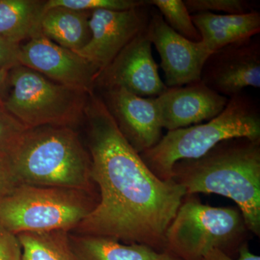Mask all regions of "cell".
Masks as SVG:
<instances>
[{
    "instance_id": "1",
    "label": "cell",
    "mask_w": 260,
    "mask_h": 260,
    "mask_svg": "<svg viewBox=\"0 0 260 260\" xmlns=\"http://www.w3.org/2000/svg\"><path fill=\"white\" fill-rule=\"evenodd\" d=\"M92 179L99 203L77 226L83 235L101 236L167 252L166 235L185 189L157 177L128 143L101 97L88 95Z\"/></svg>"
},
{
    "instance_id": "2",
    "label": "cell",
    "mask_w": 260,
    "mask_h": 260,
    "mask_svg": "<svg viewBox=\"0 0 260 260\" xmlns=\"http://www.w3.org/2000/svg\"><path fill=\"white\" fill-rule=\"evenodd\" d=\"M173 181L197 193L221 195L237 203L249 232L260 236V140H224L203 156L174 164Z\"/></svg>"
},
{
    "instance_id": "3",
    "label": "cell",
    "mask_w": 260,
    "mask_h": 260,
    "mask_svg": "<svg viewBox=\"0 0 260 260\" xmlns=\"http://www.w3.org/2000/svg\"><path fill=\"white\" fill-rule=\"evenodd\" d=\"M8 156L20 184L93 193L90 153L71 127L26 129Z\"/></svg>"
},
{
    "instance_id": "4",
    "label": "cell",
    "mask_w": 260,
    "mask_h": 260,
    "mask_svg": "<svg viewBox=\"0 0 260 260\" xmlns=\"http://www.w3.org/2000/svg\"><path fill=\"white\" fill-rule=\"evenodd\" d=\"M242 138L260 140L259 105L244 93L230 98L223 112L211 120L168 131L155 146L140 155L157 177L172 180L176 162L199 158L224 140Z\"/></svg>"
},
{
    "instance_id": "5",
    "label": "cell",
    "mask_w": 260,
    "mask_h": 260,
    "mask_svg": "<svg viewBox=\"0 0 260 260\" xmlns=\"http://www.w3.org/2000/svg\"><path fill=\"white\" fill-rule=\"evenodd\" d=\"M249 233L238 208L210 206L186 194L168 229L167 251L180 260H203L213 249L236 258Z\"/></svg>"
},
{
    "instance_id": "6",
    "label": "cell",
    "mask_w": 260,
    "mask_h": 260,
    "mask_svg": "<svg viewBox=\"0 0 260 260\" xmlns=\"http://www.w3.org/2000/svg\"><path fill=\"white\" fill-rule=\"evenodd\" d=\"M95 193L20 184L0 203V225L17 234L76 229L99 203Z\"/></svg>"
},
{
    "instance_id": "7",
    "label": "cell",
    "mask_w": 260,
    "mask_h": 260,
    "mask_svg": "<svg viewBox=\"0 0 260 260\" xmlns=\"http://www.w3.org/2000/svg\"><path fill=\"white\" fill-rule=\"evenodd\" d=\"M88 95L18 64L10 70L9 89L2 106L27 129L71 127L85 112Z\"/></svg>"
},
{
    "instance_id": "8",
    "label": "cell",
    "mask_w": 260,
    "mask_h": 260,
    "mask_svg": "<svg viewBox=\"0 0 260 260\" xmlns=\"http://www.w3.org/2000/svg\"><path fill=\"white\" fill-rule=\"evenodd\" d=\"M151 6L146 3L144 6L125 11H90V40L77 54L91 63L100 76L121 51L145 30Z\"/></svg>"
},
{
    "instance_id": "9",
    "label": "cell",
    "mask_w": 260,
    "mask_h": 260,
    "mask_svg": "<svg viewBox=\"0 0 260 260\" xmlns=\"http://www.w3.org/2000/svg\"><path fill=\"white\" fill-rule=\"evenodd\" d=\"M145 34L160 56V68L168 88L200 81L202 70L212 53L203 42H191L181 37L152 6Z\"/></svg>"
},
{
    "instance_id": "10",
    "label": "cell",
    "mask_w": 260,
    "mask_h": 260,
    "mask_svg": "<svg viewBox=\"0 0 260 260\" xmlns=\"http://www.w3.org/2000/svg\"><path fill=\"white\" fill-rule=\"evenodd\" d=\"M19 63L56 83L90 93L99 73L75 51L51 42L41 34L20 44Z\"/></svg>"
},
{
    "instance_id": "11",
    "label": "cell",
    "mask_w": 260,
    "mask_h": 260,
    "mask_svg": "<svg viewBox=\"0 0 260 260\" xmlns=\"http://www.w3.org/2000/svg\"><path fill=\"white\" fill-rule=\"evenodd\" d=\"M200 81L228 99L248 87L260 88L259 37L229 44L211 53L205 61Z\"/></svg>"
},
{
    "instance_id": "12",
    "label": "cell",
    "mask_w": 260,
    "mask_h": 260,
    "mask_svg": "<svg viewBox=\"0 0 260 260\" xmlns=\"http://www.w3.org/2000/svg\"><path fill=\"white\" fill-rule=\"evenodd\" d=\"M106 90L121 88L143 98H156L169 88L160 78L145 30L116 56L98 78L95 85Z\"/></svg>"
},
{
    "instance_id": "13",
    "label": "cell",
    "mask_w": 260,
    "mask_h": 260,
    "mask_svg": "<svg viewBox=\"0 0 260 260\" xmlns=\"http://www.w3.org/2000/svg\"><path fill=\"white\" fill-rule=\"evenodd\" d=\"M102 100L137 153L153 148L161 139L162 127L154 98L140 97L124 89L112 88L105 90Z\"/></svg>"
},
{
    "instance_id": "14",
    "label": "cell",
    "mask_w": 260,
    "mask_h": 260,
    "mask_svg": "<svg viewBox=\"0 0 260 260\" xmlns=\"http://www.w3.org/2000/svg\"><path fill=\"white\" fill-rule=\"evenodd\" d=\"M229 100L201 81L169 88L154 98L160 124L168 131L211 120L223 112Z\"/></svg>"
},
{
    "instance_id": "15",
    "label": "cell",
    "mask_w": 260,
    "mask_h": 260,
    "mask_svg": "<svg viewBox=\"0 0 260 260\" xmlns=\"http://www.w3.org/2000/svg\"><path fill=\"white\" fill-rule=\"evenodd\" d=\"M191 20L201 36V42L212 53L229 44L257 36L260 13L217 15L202 13L191 15Z\"/></svg>"
},
{
    "instance_id": "16",
    "label": "cell",
    "mask_w": 260,
    "mask_h": 260,
    "mask_svg": "<svg viewBox=\"0 0 260 260\" xmlns=\"http://www.w3.org/2000/svg\"><path fill=\"white\" fill-rule=\"evenodd\" d=\"M70 241L76 260H180L139 244H122L112 238L83 235Z\"/></svg>"
},
{
    "instance_id": "17",
    "label": "cell",
    "mask_w": 260,
    "mask_h": 260,
    "mask_svg": "<svg viewBox=\"0 0 260 260\" xmlns=\"http://www.w3.org/2000/svg\"><path fill=\"white\" fill-rule=\"evenodd\" d=\"M89 20L88 11L62 7L47 8L42 17L41 31L51 42L76 52L90 40Z\"/></svg>"
},
{
    "instance_id": "18",
    "label": "cell",
    "mask_w": 260,
    "mask_h": 260,
    "mask_svg": "<svg viewBox=\"0 0 260 260\" xmlns=\"http://www.w3.org/2000/svg\"><path fill=\"white\" fill-rule=\"evenodd\" d=\"M47 1L0 0V37L20 44L41 34Z\"/></svg>"
},
{
    "instance_id": "19",
    "label": "cell",
    "mask_w": 260,
    "mask_h": 260,
    "mask_svg": "<svg viewBox=\"0 0 260 260\" xmlns=\"http://www.w3.org/2000/svg\"><path fill=\"white\" fill-rule=\"evenodd\" d=\"M21 246L20 260H76L68 231L17 234Z\"/></svg>"
},
{
    "instance_id": "20",
    "label": "cell",
    "mask_w": 260,
    "mask_h": 260,
    "mask_svg": "<svg viewBox=\"0 0 260 260\" xmlns=\"http://www.w3.org/2000/svg\"><path fill=\"white\" fill-rule=\"evenodd\" d=\"M146 3L157 8L168 25L181 37L191 42H201V36L184 0H148Z\"/></svg>"
},
{
    "instance_id": "21",
    "label": "cell",
    "mask_w": 260,
    "mask_h": 260,
    "mask_svg": "<svg viewBox=\"0 0 260 260\" xmlns=\"http://www.w3.org/2000/svg\"><path fill=\"white\" fill-rule=\"evenodd\" d=\"M146 1L141 0H49L46 9L62 7L80 11H93L96 10L125 11L144 6Z\"/></svg>"
},
{
    "instance_id": "22",
    "label": "cell",
    "mask_w": 260,
    "mask_h": 260,
    "mask_svg": "<svg viewBox=\"0 0 260 260\" xmlns=\"http://www.w3.org/2000/svg\"><path fill=\"white\" fill-rule=\"evenodd\" d=\"M184 3L193 15L213 11L238 15L257 11L255 3L247 0H184Z\"/></svg>"
},
{
    "instance_id": "23",
    "label": "cell",
    "mask_w": 260,
    "mask_h": 260,
    "mask_svg": "<svg viewBox=\"0 0 260 260\" xmlns=\"http://www.w3.org/2000/svg\"><path fill=\"white\" fill-rule=\"evenodd\" d=\"M26 129L0 105V155L9 154Z\"/></svg>"
},
{
    "instance_id": "24",
    "label": "cell",
    "mask_w": 260,
    "mask_h": 260,
    "mask_svg": "<svg viewBox=\"0 0 260 260\" xmlns=\"http://www.w3.org/2000/svg\"><path fill=\"white\" fill-rule=\"evenodd\" d=\"M21 254L17 235L0 225V260H20Z\"/></svg>"
},
{
    "instance_id": "25",
    "label": "cell",
    "mask_w": 260,
    "mask_h": 260,
    "mask_svg": "<svg viewBox=\"0 0 260 260\" xmlns=\"http://www.w3.org/2000/svg\"><path fill=\"white\" fill-rule=\"evenodd\" d=\"M18 185L8 154L0 155V203Z\"/></svg>"
},
{
    "instance_id": "26",
    "label": "cell",
    "mask_w": 260,
    "mask_h": 260,
    "mask_svg": "<svg viewBox=\"0 0 260 260\" xmlns=\"http://www.w3.org/2000/svg\"><path fill=\"white\" fill-rule=\"evenodd\" d=\"M20 45L0 37V70L12 69L20 64Z\"/></svg>"
},
{
    "instance_id": "27",
    "label": "cell",
    "mask_w": 260,
    "mask_h": 260,
    "mask_svg": "<svg viewBox=\"0 0 260 260\" xmlns=\"http://www.w3.org/2000/svg\"><path fill=\"white\" fill-rule=\"evenodd\" d=\"M203 260H260V256L251 252L246 242L241 246L237 257L233 258L219 249H213L205 254Z\"/></svg>"
},
{
    "instance_id": "28",
    "label": "cell",
    "mask_w": 260,
    "mask_h": 260,
    "mask_svg": "<svg viewBox=\"0 0 260 260\" xmlns=\"http://www.w3.org/2000/svg\"><path fill=\"white\" fill-rule=\"evenodd\" d=\"M10 70L11 69L0 70V105L4 102L9 89Z\"/></svg>"
}]
</instances>
